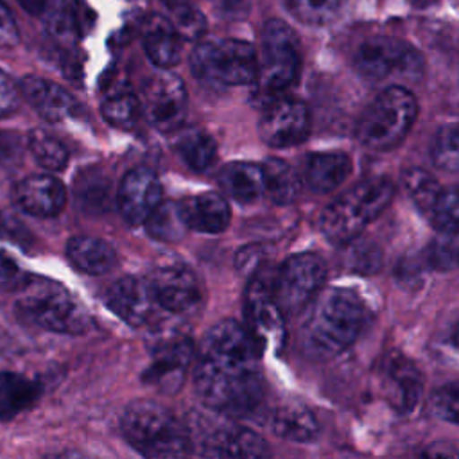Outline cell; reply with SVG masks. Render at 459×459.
Here are the masks:
<instances>
[{"label":"cell","mask_w":459,"mask_h":459,"mask_svg":"<svg viewBox=\"0 0 459 459\" xmlns=\"http://www.w3.org/2000/svg\"><path fill=\"white\" fill-rule=\"evenodd\" d=\"M258 357L260 342L247 326L235 319L219 321L204 335L194 364L197 396L221 412H251L265 387Z\"/></svg>","instance_id":"6da1fadb"},{"label":"cell","mask_w":459,"mask_h":459,"mask_svg":"<svg viewBox=\"0 0 459 459\" xmlns=\"http://www.w3.org/2000/svg\"><path fill=\"white\" fill-rule=\"evenodd\" d=\"M369 319L362 298L346 287L317 294L303 326V348L314 359H332L351 346Z\"/></svg>","instance_id":"7a4b0ae2"},{"label":"cell","mask_w":459,"mask_h":459,"mask_svg":"<svg viewBox=\"0 0 459 459\" xmlns=\"http://www.w3.org/2000/svg\"><path fill=\"white\" fill-rule=\"evenodd\" d=\"M393 195L394 185L391 179H362L323 210L319 228L328 240L346 244L359 237L389 206Z\"/></svg>","instance_id":"3957f363"},{"label":"cell","mask_w":459,"mask_h":459,"mask_svg":"<svg viewBox=\"0 0 459 459\" xmlns=\"http://www.w3.org/2000/svg\"><path fill=\"white\" fill-rule=\"evenodd\" d=\"M122 432L133 448L147 457H183L192 450L185 427L169 409L151 400H138L122 414Z\"/></svg>","instance_id":"277c9868"},{"label":"cell","mask_w":459,"mask_h":459,"mask_svg":"<svg viewBox=\"0 0 459 459\" xmlns=\"http://www.w3.org/2000/svg\"><path fill=\"white\" fill-rule=\"evenodd\" d=\"M16 312L22 319L57 333H82L90 328L86 308L65 287L43 278L22 285Z\"/></svg>","instance_id":"5b68a950"},{"label":"cell","mask_w":459,"mask_h":459,"mask_svg":"<svg viewBox=\"0 0 459 459\" xmlns=\"http://www.w3.org/2000/svg\"><path fill=\"white\" fill-rule=\"evenodd\" d=\"M418 117V100L402 84L382 90L364 109L357 124V140L371 151L396 147Z\"/></svg>","instance_id":"8992f818"},{"label":"cell","mask_w":459,"mask_h":459,"mask_svg":"<svg viewBox=\"0 0 459 459\" xmlns=\"http://www.w3.org/2000/svg\"><path fill=\"white\" fill-rule=\"evenodd\" d=\"M192 74L206 84H251L258 75V56L251 43L233 38H213L195 45L190 56Z\"/></svg>","instance_id":"52a82bcc"},{"label":"cell","mask_w":459,"mask_h":459,"mask_svg":"<svg viewBox=\"0 0 459 459\" xmlns=\"http://www.w3.org/2000/svg\"><path fill=\"white\" fill-rule=\"evenodd\" d=\"M299 68L301 54L296 32L281 20H269L262 32V59L255 81L265 104L281 97L298 81Z\"/></svg>","instance_id":"ba28073f"},{"label":"cell","mask_w":459,"mask_h":459,"mask_svg":"<svg viewBox=\"0 0 459 459\" xmlns=\"http://www.w3.org/2000/svg\"><path fill=\"white\" fill-rule=\"evenodd\" d=\"M353 65L357 72L369 81H414L423 72V56L411 43L389 38L375 36L359 45Z\"/></svg>","instance_id":"9c48e42d"},{"label":"cell","mask_w":459,"mask_h":459,"mask_svg":"<svg viewBox=\"0 0 459 459\" xmlns=\"http://www.w3.org/2000/svg\"><path fill=\"white\" fill-rule=\"evenodd\" d=\"M326 278L325 262L314 253L289 256L278 269L273 292L285 316L305 310L321 292Z\"/></svg>","instance_id":"30bf717a"},{"label":"cell","mask_w":459,"mask_h":459,"mask_svg":"<svg viewBox=\"0 0 459 459\" xmlns=\"http://www.w3.org/2000/svg\"><path fill=\"white\" fill-rule=\"evenodd\" d=\"M142 115L160 133L178 131L188 111V93L179 75L161 70L143 86L140 97Z\"/></svg>","instance_id":"8fae6325"},{"label":"cell","mask_w":459,"mask_h":459,"mask_svg":"<svg viewBox=\"0 0 459 459\" xmlns=\"http://www.w3.org/2000/svg\"><path fill=\"white\" fill-rule=\"evenodd\" d=\"M310 131V113L305 102L292 97H278L265 104L258 122L260 138L271 147H292L301 143Z\"/></svg>","instance_id":"7c38bea8"},{"label":"cell","mask_w":459,"mask_h":459,"mask_svg":"<svg viewBox=\"0 0 459 459\" xmlns=\"http://www.w3.org/2000/svg\"><path fill=\"white\" fill-rule=\"evenodd\" d=\"M380 387L389 405L402 414L411 412L423 394V375L403 353L389 351L380 366Z\"/></svg>","instance_id":"4fadbf2b"},{"label":"cell","mask_w":459,"mask_h":459,"mask_svg":"<svg viewBox=\"0 0 459 459\" xmlns=\"http://www.w3.org/2000/svg\"><path fill=\"white\" fill-rule=\"evenodd\" d=\"M147 281L158 305L167 312H185L201 298L194 273L183 264H161L149 274Z\"/></svg>","instance_id":"5bb4252c"},{"label":"cell","mask_w":459,"mask_h":459,"mask_svg":"<svg viewBox=\"0 0 459 459\" xmlns=\"http://www.w3.org/2000/svg\"><path fill=\"white\" fill-rule=\"evenodd\" d=\"M117 203L122 217L129 224H143L161 203V183L158 176L147 167L131 169L120 181Z\"/></svg>","instance_id":"9a60e30c"},{"label":"cell","mask_w":459,"mask_h":459,"mask_svg":"<svg viewBox=\"0 0 459 459\" xmlns=\"http://www.w3.org/2000/svg\"><path fill=\"white\" fill-rule=\"evenodd\" d=\"M194 357V342L186 335H174L156 342L152 362L145 371V380L161 391H176Z\"/></svg>","instance_id":"2e32d148"},{"label":"cell","mask_w":459,"mask_h":459,"mask_svg":"<svg viewBox=\"0 0 459 459\" xmlns=\"http://www.w3.org/2000/svg\"><path fill=\"white\" fill-rule=\"evenodd\" d=\"M106 305L131 326L149 323L156 307H160L149 281L134 276L117 280L106 292Z\"/></svg>","instance_id":"e0dca14e"},{"label":"cell","mask_w":459,"mask_h":459,"mask_svg":"<svg viewBox=\"0 0 459 459\" xmlns=\"http://www.w3.org/2000/svg\"><path fill=\"white\" fill-rule=\"evenodd\" d=\"M11 197L22 212L36 217H56L66 204L65 185L50 174L23 178L13 186Z\"/></svg>","instance_id":"ac0fdd59"},{"label":"cell","mask_w":459,"mask_h":459,"mask_svg":"<svg viewBox=\"0 0 459 459\" xmlns=\"http://www.w3.org/2000/svg\"><path fill=\"white\" fill-rule=\"evenodd\" d=\"M283 316L273 287L262 280H253L246 292V317L247 328L260 344L280 342L283 335Z\"/></svg>","instance_id":"d6986e66"},{"label":"cell","mask_w":459,"mask_h":459,"mask_svg":"<svg viewBox=\"0 0 459 459\" xmlns=\"http://www.w3.org/2000/svg\"><path fill=\"white\" fill-rule=\"evenodd\" d=\"M199 454L208 457H262L267 454V443L251 429L226 423L210 429L201 437Z\"/></svg>","instance_id":"ffe728a7"},{"label":"cell","mask_w":459,"mask_h":459,"mask_svg":"<svg viewBox=\"0 0 459 459\" xmlns=\"http://www.w3.org/2000/svg\"><path fill=\"white\" fill-rule=\"evenodd\" d=\"M20 91L25 100L48 122H65L79 111V106L72 93L48 79L38 75H25L20 82Z\"/></svg>","instance_id":"44dd1931"},{"label":"cell","mask_w":459,"mask_h":459,"mask_svg":"<svg viewBox=\"0 0 459 459\" xmlns=\"http://www.w3.org/2000/svg\"><path fill=\"white\" fill-rule=\"evenodd\" d=\"M179 210L188 230L199 233H221L231 219L228 201L217 192L188 195L179 203Z\"/></svg>","instance_id":"7402d4cb"},{"label":"cell","mask_w":459,"mask_h":459,"mask_svg":"<svg viewBox=\"0 0 459 459\" xmlns=\"http://www.w3.org/2000/svg\"><path fill=\"white\" fill-rule=\"evenodd\" d=\"M179 32L163 14H151L142 27V43L147 57L160 70H169L179 61Z\"/></svg>","instance_id":"603a6c76"},{"label":"cell","mask_w":459,"mask_h":459,"mask_svg":"<svg viewBox=\"0 0 459 459\" xmlns=\"http://www.w3.org/2000/svg\"><path fill=\"white\" fill-rule=\"evenodd\" d=\"M351 158L341 151L310 152L305 160L303 176L307 185L317 194H328L341 186L351 174Z\"/></svg>","instance_id":"cb8c5ba5"},{"label":"cell","mask_w":459,"mask_h":459,"mask_svg":"<svg viewBox=\"0 0 459 459\" xmlns=\"http://www.w3.org/2000/svg\"><path fill=\"white\" fill-rule=\"evenodd\" d=\"M66 256L77 269L95 276L109 273L118 262L117 251L109 242L90 235L72 237L66 242Z\"/></svg>","instance_id":"d4e9b609"},{"label":"cell","mask_w":459,"mask_h":459,"mask_svg":"<svg viewBox=\"0 0 459 459\" xmlns=\"http://www.w3.org/2000/svg\"><path fill=\"white\" fill-rule=\"evenodd\" d=\"M271 429L278 437L292 443H308L319 432L314 412L298 402L278 405L271 414Z\"/></svg>","instance_id":"484cf974"},{"label":"cell","mask_w":459,"mask_h":459,"mask_svg":"<svg viewBox=\"0 0 459 459\" xmlns=\"http://www.w3.org/2000/svg\"><path fill=\"white\" fill-rule=\"evenodd\" d=\"M221 188L238 203H253L264 195L262 165L251 161L226 163L217 178Z\"/></svg>","instance_id":"4316f807"},{"label":"cell","mask_w":459,"mask_h":459,"mask_svg":"<svg viewBox=\"0 0 459 459\" xmlns=\"http://www.w3.org/2000/svg\"><path fill=\"white\" fill-rule=\"evenodd\" d=\"M172 149L195 172L210 169L217 158L215 140L203 129H178L172 138Z\"/></svg>","instance_id":"83f0119b"},{"label":"cell","mask_w":459,"mask_h":459,"mask_svg":"<svg viewBox=\"0 0 459 459\" xmlns=\"http://www.w3.org/2000/svg\"><path fill=\"white\" fill-rule=\"evenodd\" d=\"M264 195L274 204H289L296 201L301 183L296 170L280 158H267L262 163Z\"/></svg>","instance_id":"f1b7e54d"},{"label":"cell","mask_w":459,"mask_h":459,"mask_svg":"<svg viewBox=\"0 0 459 459\" xmlns=\"http://www.w3.org/2000/svg\"><path fill=\"white\" fill-rule=\"evenodd\" d=\"M100 113L108 124L129 129L134 126L138 115L142 113L140 99L133 93V90L127 84L113 86L102 99Z\"/></svg>","instance_id":"f546056e"},{"label":"cell","mask_w":459,"mask_h":459,"mask_svg":"<svg viewBox=\"0 0 459 459\" xmlns=\"http://www.w3.org/2000/svg\"><path fill=\"white\" fill-rule=\"evenodd\" d=\"M39 393V385L27 377L13 371L0 373V416H13L14 412L30 405Z\"/></svg>","instance_id":"4dcf8cb0"},{"label":"cell","mask_w":459,"mask_h":459,"mask_svg":"<svg viewBox=\"0 0 459 459\" xmlns=\"http://www.w3.org/2000/svg\"><path fill=\"white\" fill-rule=\"evenodd\" d=\"M77 206L84 212L99 213L109 208L111 201V181L100 170H86L75 181Z\"/></svg>","instance_id":"1f68e13d"},{"label":"cell","mask_w":459,"mask_h":459,"mask_svg":"<svg viewBox=\"0 0 459 459\" xmlns=\"http://www.w3.org/2000/svg\"><path fill=\"white\" fill-rule=\"evenodd\" d=\"M143 224L147 233L161 242H178L185 237V231L188 230L181 215L179 203L170 201H161Z\"/></svg>","instance_id":"d6a6232c"},{"label":"cell","mask_w":459,"mask_h":459,"mask_svg":"<svg viewBox=\"0 0 459 459\" xmlns=\"http://www.w3.org/2000/svg\"><path fill=\"white\" fill-rule=\"evenodd\" d=\"M27 147L38 165L45 170L57 172L68 163V151L63 142L45 129H30L27 134Z\"/></svg>","instance_id":"836d02e7"},{"label":"cell","mask_w":459,"mask_h":459,"mask_svg":"<svg viewBox=\"0 0 459 459\" xmlns=\"http://www.w3.org/2000/svg\"><path fill=\"white\" fill-rule=\"evenodd\" d=\"M167 18L183 39H199L206 32V18L192 0H161Z\"/></svg>","instance_id":"e575fe53"},{"label":"cell","mask_w":459,"mask_h":459,"mask_svg":"<svg viewBox=\"0 0 459 459\" xmlns=\"http://www.w3.org/2000/svg\"><path fill=\"white\" fill-rule=\"evenodd\" d=\"M403 186L416 208L425 215H429L443 188L432 172L420 167H412L403 172Z\"/></svg>","instance_id":"d590c367"},{"label":"cell","mask_w":459,"mask_h":459,"mask_svg":"<svg viewBox=\"0 0 459 459\" xmlns=\"http://www.w3.org/2000/svg\"><path fill=\"white\" fill-rule=\"evenodd\" d=\"M427 217L441 235H459V185L441 188Z\"/></svg>","instance_id":"8d00e7d4"},{"label":"cell","mask_w":459,"mask_h":459,"mask_svg":"<svg viewBox=\"0 0 459 459\" xmlns=\"http://www.w3.org/2000/svg\"><path fill=\"white\" fill-rule=\"evenodd\" d=\"M283 5L298 22L319 27L330 23L337 16L341 0H283Z\"/></svg>","instance_id":"74e56055"},{"label":"cell","mask_w":459,"mask_h":459,"mask_svg":"<svg viewBox=\"0 0 459 459\" xmlns=\"http://www.w3.org/2000/svg\"><path fill=\"white\" fill-rule=\"evenodd\" d=\"M346 246L344 262L351 271L360 274H375L382 267V251L375 242L364 240L359 235L346 242Z\"/></svg>","instance_id":"f35d334b"},{"label":"cell","mask_w":459,"mask_h":459,"mask_svg":"<svg viewBox=\"0 0 459 459\" xmlns=\"http://www.w3.org/2000/svg\"><path fill=\"white\" fill-rule=\"evenodd\" d=\"M47 27L54 38H57L63 43H70L77 38L79 27H77V16L74 13V7L66 0H54L47 4Z\"/></svg>","instance_id":"ab89813d"},{"label":"cell","mask_w":459,"mask_h":459,"mask_svg":"<svg viewBox=\"0 0 459 459\" xmlns=\"http://www.w3.org/2000/svg\"><path fill=\"white\" fill-rule=\"evenodd\" d=\"M430 158L437 169L459 172V126H446L437 133Z\"/></svg>","instance_id":"60d3db41"},{"label":"cell","mask_w":459,"mask_h":459,"mask_svg":"<svg viewBox=\"0 0 459 459\" xmlns=\"http://www.w3.org/2000/svg\"><path fill=\"white\" fill-rule=\"evenodd\" d=\"M429 409L436 418L459 425V382L436 387L430 394Z\"/></svg>","instance_id":"b9f144b4"},{"label":"cell","mask_w":459,"mask_h":459,"mask_svg":"<svg viewBox=\"0 0 459 459\" xmlns=\"http://www.w3.org/2000/svg\"><path fill=\"white\" fill-rule=\"evenodd\" d=\"M427 262L437 271H452L459 265V246L452 237L443 235L436 238L427 247Z\"/></svg>","instance_id":"7bdbcfd3"},{"label":"cell","mask_w":459,"mask_h":459,"mask_svg":"<svg viewBox=\"0 0 459 459\" xmlns=\"http://www.w3.org/2000/svg\"><path fill=\"white\" fill-rule=\"evenodd\" d=\"M0 240H9L20 247H29L32 244V235L14 213L0 210Z\"/></svg>","instance_id":"ee69618b"},{"label":"cell","mask_w":459,"mask_h":459,"mask_svg":"<svg viewBox=\"0 0 459 459\" xmlns=\"http://www.w3.org/2000/svg\"><path fill=\"white\" fill-rule=\"evenodd\" d=\"M20 104V91L13 79L0 68V117H7L16 111Z\"/></svg>","instance_id":"f6af8a7d"},{"label":"cell","mask_w":459,"mask_h":459,"mask_svg":"<svg viewBox=\"0 0 459 459\" xmlns=\"http://www.w3.org/2000/svg\"><path fill=\"white\" fill-rule=\"evenodd\" d=\"M20 41V30L13 13L0 0V48H11Z\"/></svg>","instance_id":"bcb514c9"},{"label":"cell","mask_w":459,"mask_h":459,"mask_svg":"<svg viewBox=\"0 0 459 459\" xmlns=\"http://www.w3.org/2000/svg\"><path fill=\"white\" fill-rule=\"evenodd\" d=\"M20 280V269L7 255L0 253V289L9 287Z\"/></svg>","instance_id":"7dc6e473"},{"label":"cell","mask_w":459,"mask_h":459,"mask_svg":"<svg viewBox=\"0 0 459 459\" xmlns=\"http://www.w3.org/2000/svg\"><path fill=\"white\" fill-rule=\"evenodd\" d=\"M29 14H41L47 9L48 0H16Z\"/></svg>","instance_id":"c3c4849f"},{"label":"cell","mask_w":459,"mask_h":459,"mask_svg":"<svg viewBox=\"0 0 459 459\" xmlns=\"http://www.w3.org/2000/svg\"><path fill=\"white\" fill-rule=\"evenodd\" d=\"M452 342H454V346L459 350V321L455 323V326H454V330H452Z\"/></svg>","instance_id":"681fc988"},{"label":"cell","mask_w":459,"mask_h":459,"mask_svg":"<svg viewBox=\"0 0 459 459\" xmlns=\"http://www.w3.org/2000/svg\"><path fill=\"white\" fill-rule=\"evenodd\" d=\"M457 126H459V124H457Z\"/></svg>","instance_id":"f907efd6"}]
</instances>
